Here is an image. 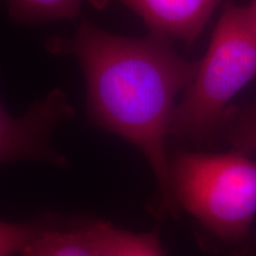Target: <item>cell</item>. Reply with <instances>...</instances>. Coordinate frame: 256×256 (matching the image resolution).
Masks as SVG:
<instances>
[{
  "instance_id": "3957f363",
  "label": "cell",
  "mask_w": 256,
  "mask_h": 256,
  "mask_svg": "<svg viewBox=\"0 0 256 256\" xmlns=\"http://www.w3.org/2000/svg\"><path fill=\"white\" fill-rule=\"evenodd\" d=\"M256 78V26L249 8L229 2L206 54L172 115L170 136L200 144L218 132L232 98Z\"/></svg>"
},
{
  "instance_id": "7a4b0ae2",
  "label": "cell",
  "mask_w": 256,
  "mask_h": 256,
  "mask_svg": "<svg viewBox=\"0 0 256 256\" xmlns=\"http://www.w3.org/2000/svg\"><path fill=\"white\" fill-rule=\"evenodd\" d=\"M178 210L196 220L206 252L256 256V162L244 153L184 152L170 159Z\"/></svg>"
},
{
  "instance_id": "6da1fadb",
  "label": "cell",
  "mask_w": 256,
  "mask_h": 256,
  "mask_svg": "<svg viewBox=\"0 0 256 256\" xmlns=\"http://www.w3.org/2000/svg\"><path fill=\"white\" fill-rule=\"evenodd\" d=\"M46 49L78 60L89 119L145 156L159 188L158 211L177 217L166 139L177 96L191 83L197 63L179 56L165 38L120 36L87 20L72 36L50 38Z\"/></svg>"
},
{
  "instance_id": "5b68a950",
  "label": "cell",
  "mask_w": 256,
  "mask_h": 256,
  "mask_svg": "<svg viewBox=\"0 0 256 256\" xmlns=\"http://www.w3.org/2000/svg\"><path fill=\"white\" fill-rule=\"evenodd\" d=\"M119 2L142 19L151 34L191 46L198 40L220 0H90L102 10Z\"/></svg>"
},
{
  "instance_id": "52a82bcc",
  "label": "cell",
  "mask_w": 256,
  "mask_h": 256,
  "mask_svg": "<svg viewBox=\"0 0 256 256\" xmlns=\"http://www.w3.org/2000/svg\"><path fill=\"white\" fill-rule=\"evenodd\" d=\"M87 226L104 256H164L156 232H130L104 220Z\"/></svg>"
},
{
  "instance_id": "9c48e42d",
  "label": "cell",
  "mask_w": 256,
  "mask_h": 256,
  "mask_svg": "<svg viewBox=\"0 0 256 256\" xmlns=\"http://www.w3.org/2000/svg\"><path fill=\"white\" fill-rule=\"evenodd\" d=\"M222 127L235 151L244 154L256 151V104L238 115L226 114Z\"/></svg>"
},
{
  "instance_id": "30bf717a",
  "label": "cell",
  "mask_w": 256,
  "mask_h": 256,
  "mask_svg": "<svg viewBox=\"0 0 256 256\" xmlns=\"http://www.w3.org/2000/svg\"><path fill=\"white\" fill-rule=\"evenodd\" d=\"M49 224L48 220L12 223L0 220V256L22 254L28 243Z\"/></svg>"
},
{
  "instance_id": "277c9868",
  "label": "cell",
  "mask_w": 256,
  "mask_h": 256,
  "mask_svg": "<svg viewBox=\"0 0 256 256\" xmlns=\"http://www.w3.org/2000/svg\"><path fill=\"white\" fill-rule=\"evenodd\" d=\"M75 116V110L62 89L51 90L20 116H14L0 100V164L20 160H40L66 166L68 160L55 148L50 134Z\"/></svg>"
},
{
  "instance_id": "8992f818",
  "label": "cell",
  "mask_w": 256,
  "mask_h": 256,
  "mask_svg": "<svg viewBox=\"0 0 256 256\" xmlns=\"http://www.w3.org/2000/svg\"><path fill=\"white\" fill-rule=\"evenodd\" d=\"M22 256H104L88 226L74 229L46 226L25 249Z\"/></svg>"
},
{
  "instance_id": "8fae6325",
  "label": "cell",
  "mask_w": 256,
  "mask_h": 256,
  "mask_svg": "<svg viewBox=\"0 0 256 256\" xmlns=\"http://www.w3.org/2000/svg\"><path fill=\"white\" fill-rule=\"evenodd\" d=\"M248 8H249V11H250V14H252V19H254V23L256 26V0H252L250 5H249Z\"/></svg>"
},
{
  "instance_id": "ba28073f",
  "label": "cell",
  "mask_w": 256,
  "mask_h": 256,
  "mask_svg": "<svg viewBox=\"0 0 256 256\" xmlns=\"http://www.w3.org/2000/svg\"><path fill=\"white\" fill-rule=\"evenodd\" d=\"M90 0H0L4 2L12 20L20 24H43L74 19L82 4Z\"/></svg>"
}]
</instances>
